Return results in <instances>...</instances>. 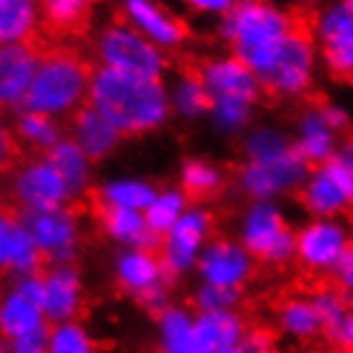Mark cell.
<instances>
[{
    "mask_svg": "<svg viewBox=\"0 0 353 353\" xmlns=\"http://www.w3.org/2000/svg\"><path fill=\"white\" fill-rule=\"evenodd\" d=\"M41 292H44V284L36 274L21 276L8 287L0 302V330L6 341L49 325L44 305H41Z\"/></svg>",
    "mask_w": 353,
    "mask_h": 353,
    "instance_id": "e0dca14e",
    "label": "cell"
},
{
    "mask_svg": "<svg viewBox=\"0 0 353 353\" xmlns=\"http://www.w3.org/2000/svg\"><path fill=\"white\" fill-rule=\"evenodd\" d=\"M243 167L239 187L248 200H279L302 190L310 164L294 149V141L274 125H256L243 139Z\"/></svg>",
    "mask_w": 353,
    "mask_h": 353,
    "instance_id": "7a4b0ae2",
    "label": "cell"
},
{
    "mask_svg": "<svg viewBox=\"0 0 353 353\" xmlns=\"http://www.w3.org/2000/svg\"><path fill=\"white\" fill-rule=\"evenodd\" d=\"M300 200L312 218H341L353 208V169L338 157L312 167L300 190Z\"/></svg>",
    "mask_w": 353,
    "mask_h": 353,
    "instance_id": "7c38bea8",
    "label": "cell"
},
{
    "mask_svg": "<svg viewBox=\"0 0 353 353\" xmlns=\"http://www.w3.org/2000/svg\"><path fill=\"white\" fill-rule=\"evenodd\" d=\"M194 333L200 351L212 353L221 348L243 343L248 336L246 320L236 310H218V312H197L194 315Z\"/></svg>",
    "mask_w": 353,
    "mask_h": 353,
    "instance_id": "d4e9b609",
    "label": "cell"
},
{
    "mask_svg": "<svg viewBox=\"0 0 353 353\" xmlns=\"http://www.w3.org/2000/svg\"><path fill=\"white\" fill-rule=\"evenodd\" d=\"M49 333H52V325L39 327V330H31L26 336L6 341V348L10 353H49Z\"/></svg>",
    "mask_w": 353,
    "mask_h": 353,
    "instance_id": "f35d334b",
    "label": "cell"
},
{
    "mask_svg": "<svg viewBox=\"0 0 353 353\" xmlns=\"http://www.w3.org/2000/svg\"><path fill=\"white\" fill-rule=\"evenodd\" d=\"M282 353H323V351L310 348V345H297V348H290V351H282Z\"/></svg>",
    "mask_w": 353,
    "mask_h": 353,
    "instance_id": "bcb514c9",
    "label": "cell"
},
{
    "mask_svg": "<svg viewBox=\"0 0 353 353\" xmlns=\"http://www.w3.org/2000/svg\"><path fill=\"white\" fill-rule=\"evenodd\" d=\"M236 3L239 0H182V6L187 10H192L197 16H210V18L228 16Z\"/></svg>",
    "mask_w": 353,
    "mask_h": 353,
    "instance_id": "ab89813d",
    "label": "cell"
},
{
    "mask_svg": "<svg viewBox=\"0 0 353 353\" xmlns=\"http://www.w3.org/2000/svg\"><path fill=\"white\" fill-rule=\"evenodd\" d=\"M49 353H100L92 333L80 320L52 325L49 333Z\"/></svg>",
    "mask_w": 353,
    "mask_h": 353,
    "instance_id": "8d00e7d4",
    "label": "cell"
},
{
    "mask_svg": "<svg viewBox=\"0 0 353 353\" xmlns=\"http://www.w3.org/2000/svg\"><path fill=\"white\" fill-rule=\"evenodd\" d=\"M0 353H10V351H8V348H6V345H3V351H0Z\"/></svg>",
    "mask_w": 353,
    "mask_h": 353,
    "instance_id": "c3c4849f",
    "label": "cell"
},
{
    "mask_svg": "<svg viewBox=\"0 0 353 353\" xmlns=\"http://www.w3.org/2000/svg\"><path fill=\"white\" fill-rule=\"evenodd\" d=\"M294 149L302 154V159L310 167H318L336 159L338 154V131L327 123L323 108H307L302 110L294 125Z\"/></svg>",
    "mask_w": 353,
    "mask_h": 353,
    "instance_id": "7402d4cb",
    "label": "cell"
},
{
    "mask_svg": "<svg viewBox=\"0 0 353 353\" xmlns=\"http://www.w3.org/2000/svg\"><path fill=\"white\" fill-rule=\"evenodd\" d=\"M16 133L26 146L46 151V154L59 141H64L59 121L44 113H34V110H21V115L16 118Z\"/></svg>",
    "mask_w": 353,
    "mask_h": 353,
    "instance_id": "d6a6232c",
    "label": "cell"
},
{
    "mask_svg": "<svg viewBox=\"0 0 353 353\" xmlns=\"http://www.w3.org/2000/svg\"><path fill=\"white\" fill-rule=\"evenodd\" d=\"M157 353H203L194 333V315L182 305H169L157 315Z\"/></svg>",
    "mask_w": 353,
    "mask_h": 353,
    "instance_id": "484cf974",
    "label": "cell"
},
{
    "mask_svg": "<svg viewBox=\"0 0 353 353\" xmlns=\"http://www.w3.org/2000/svg\"><path fill=\"white\" fill-rule=\"evenodd\" d=\"M351 80H353V74H351Z\"/></svg>",
    "mask_w": 353,
    "mask_h": 353,
    "instance_id": "681fc988",
    "label": "cell"
},
{
    "mask_svg": "<svg viewBox=\"0 0 353 353\" xmlns=\"http://www.w3.org/2000/svg\"><path fill=\"white\" fill-rule=\"evenodd\" d=\"M225 185V176L215 164L205 159H187L179 169V187L190 197H212Z\"/></svg>",
    "mask_w": 353,
    "mask_h": 353,
    "instance_id": "e575fe53",
    "label": "cell"
},
{
    "mask_svg": "<svg viewBox=\"0 0 353 353\" xmlns=\"http://www.w3.org/2000/svg\"><path fill=\"white\" fill-rule=\"evenodd\" d=\"M239 241L266 264L282 266L297 259V230L276 200H254L241 215Z\"/></svg>",
    "mask_w": 353,
    "mask_h": 353,
    "instance_id": "8992f818",
    "label": "cell"
},
{
    "mask_svg": "<svg viewBox=\"0 0 353 353\" xmlns=\"http://www.w3.org/2000/svg\"><path fill=\"white\" fill-rule=\"evenodd\" d=\"M336 345H348V348H353V310L351 315H348V320H345L343 330H341V338H338Z\"/></svg>",
    "mask_w": 353,
    "mask_h": 353,
    "instance_id": "7bdbcfd3",
    "label": "cell"
},
{
    "mask_svg": "<svg viewBox=\"0 0 353 353\" xmlns=\"http://www.w3.org/2000/svg\"><path fill=\"white\" fill-rule=\"evenodd\" d=\"M323 108V113H325L327 118V123L333 125L338 133H343L345 128H348V123H351V115H348V110L341 105H336V103H325V105H320Z\"/></svg>",
    "mask_w": 353,
    "mask_h": 353,
    "instance_id": "b9f144b4",
    "label": "cell"
},
{
    "mask_svg": "<svg viewBox=\"0 0 353 353\" xmlns=\"http://www.w3.org/2000/svg\"><path fill=\"white\" fill-rule=\"evenodd\" d=\"M315 39L325 67L338 77L353 74V0H330L315 16Z\"/></svg>",
    "mask_w": 353,
    "mask_h": 353,
    "instance_id": "5bb4252c",
    "label": "cell"
},
{
    "mask_svg": "<svg viewBox=\"0 0 353 353\" xmlns=\"http://www.w3.org/2000/svg\"><path fill=\"white\" fill-rule=\"evenodd\" d=\"M41 57L31 44H10L0 49V100L6 108L26 105Z\"/></svg>",
    "mask_w": 353,
    "mask_h": 353,
    "instance_id": "44dd1931",
    "label": "cell"
},
{
    "mask_svg": "<svg viewBox=\"0 0 353 353\" xmlns=\"http://www.w3.org/2000/svg\"><path fill=\"white\" fill-rule=\"evenodd\" d=\"M41 0H0V41L3 46L28 44L41 26Z\"/></svg>",
    "mask_w": 353,
    "mask_h": 353,
    "instance_id": "83f0119b",
    "label": "cell"
},
{
    "mask_svg": "<svg viewBox=\"0 0 353 353\" xmlns=\"http://www.w3.org/2000/svg\"><path fill=\"white\" fill-rule=\"evenodd\" d=\"M90 105L125 136H141L161 128L172 115L169 88L161 80L136 77L97 67L90 82Z\"/></svg>",
    "mask_w": 353,
    "mask_h": 353,
    "instance_id": "6da1fadb",
    "label": "cell"
},
{
    "mask_svg": "<svg viewBox=\"0 0 353 353\" xmlns=\"http://www.w3.org/2000/svg\"><path fill=\"white\" fill-rule=\"evenodd\" d=\"M200 80L210 95V123L223 136H239L248 128L261 95V80L236 54L210 57L200 64Z\"/></svg>",
    "mask_w": 353,
    "mask_h": 353,
    "instance_id": "3957f363",
    "label": "cell"
},
{
    "mask_svg": "<svg viewBox=\"0 0 353 353\" xmlns=\"http://www.w3.org/2000/svg\"><path fill=\"white\" fill-rule=\"evenodd\" d=\"M254 269H256L254 254L241 241L230 239H212L197 261V274L205 284L239 292L251 282Z\"/></svg>",
    "mask_w": 353,
    "mask_h": 353,
    "instance_id": "2e32d148",
    "label": "cell"
},
{
    "mask_svg": "<svg viewBox=\"0 0 353 353\" xmlns=\"http://www.w3.org/2000/svg\"><path fill=\"white\" fill-rule=\"evenodd\" d=\"M10 200L21 208V212H41L54 208H67L74 200L67 182L57 172L49 157L28 159L18 164L8 182Z\"/></svg>",
    "mask_w": 353,
    "mask_h": 353,
    "instance_id": "30bf717a",
    "label": "cell"
},
{
    "mask_svg": "<svg viewBox=\"0 0 353 353\" xmlns=\"http://www.w3.org/2000/svg\"><path fill=\"white\" fill-rule=\"evenodd\" d=\"M297 28L290 10L274 0H239L228 16L221 18V36L230 54L254 70Z\"/></svg>",
    "mask_w": 353,
    "mask_h": 353,
    "instance_id": "277c9868",
    "label": "cell"
},
{
    "mask_svg": "<svg viewBox=\"0 0 353 353\" xmlns=\"http://www.w3.org/2000/svg\"><path fill=\"white\" fill-rule=\"evenodd\" d=\"M351 243V230L341 218H310L297 230V261L312 274H333Z\"/></svg>",
    "mask_w": 353,
    "mask_h": 353,
    "instance_id": "4fadbf2b",
    "label": "cell"
},
{
    "mask_svg": "<svg viewBox=\"0 0 353 353\" xmlns=\"http://www.w3.org/2000/svg\"><path fill=\"white\" fill-rule=\"evenodd\" d=\"M44 292H41V305H44L49 325L72 323L80 318L85 290H82V276L72 264H52L41 276Z\"/></svg>",
    "mask_w": 353,
    "mask_h": 353,
    "instance_id": "d6986e66",
    "label": "cell"
},
{
    "mask_svg": "<svg viewBox=\"0 0 353 353\" xmlns=\"http://www.w3.org/2000/svg\"><path fill=\"white\" fill-rule=\"evenodd\" d=\"M44 261V254L36 243L23 215L6 212L0 218V266L10 276H34Z\"/></svg>",
    "mask_w": 353,
    "mask_h": 353,
    "instance_id": "ffe728a7",
    "label": "cell"
},
{
    "mask_svg": "<svg viewBox=\"0 0 353 353\" xmlns=\"http://www.w3.org/2000/svg\"><path fill=\"white\" fill-rule=\"evenodd\" d=\"M336 157H338L341 161H343V164H345L348 169H353V139H348V141H345L343 146L338 149Z\"/></svg>",
    "mask_w": 353,
    "mask_h": 353,
    "instance_id": "ee69618b",
    "label": "cell"
},
{
    "mask_svg": "<svg viewBox=\"0 0 353 353\" xmlns=\"http://www.w3.org/2000/svg\"><path fill=\"white\" fill-rule=\"evenodd\" d=\"M212 241V215L200 205H192L190 210L161 236L159 259L169 276L197 269V261L203 251Z\"/></svg>",
    "mask_w": 353,
    "mask_h": 353,
    "instance_id": "8fae6325",
    "label": "cell"
},
{
    "mask_svg": "<svg viewBox=\"0 0 353 353\" xmlns=\"http://www.w3.org/2000/svg\"><path fill=\"white\" fill-rule=\"evenodd\" d=\"M46 157L67 182L72 197H82L88 192L90 185H92V159L72 139L59 141Z\"/></svg>",
    "mask_w": 353,
    "mask_h": 353,
    "instance_id": "f1b7e54d",
    "label": "cell"
},
{
    "mask_svg": "<svg viewBox=\"0 0 353 353\" xmlns=\"http://www.w3.org/2000/svg\"><path fill=\"white\" fill-rule=\"evenodd\" d=\"M315 70H318V49L312 36L305 34L302 28H294L264 62L254 67L264 90L279 97L305 95L315 80Z\"/></svg>",
    "mask_w": 353,
    "mask_h": 353,
    "instance_id": "52a82bcc",
    "label": "cell"
},
{
    "mask_svg": "<svg viewBox=\"0 0 353 353\" xmlns=\"http://www.w3.org/2000/svg\"><path fill=\"white\" fill-rule=\"evenodd\" d=\"M190 194L182 190V187H164V190H157L151 205L143 210L146 221H149L151 230L157 236H164L174 223H179V218L190 210Z\"/></svg>",
    "mask_w": 353,
    "mask_h": 353,
    "instance_id": "1f68e13d",
    "label": "cell"
},
{
    "mask_svg": "<svg viewBox=\"0 0 353 353\" xmlns=\"http://www.w3.org/2000/svg\"><path fill=\"white\" fill-rule=\"evenodd\" d=\"M212 353H248L246 345L239 343V345H230V348H221V351H212Z\"/></svg>",
    "mask_w": 353,
    "mask_h": 353,
    "instance_id": "f6af8a7d",
    "label": "cell"
},
{
    "mask_svg": "<svg viewBox=\"0 0 353 353\" xmlns=\"http://www.w3.org/2000/svg\"><path fill=\"white\" fill-rule=\"evenodd\" d=\"M169 103H172V113H176L185 121H197L205 113H210V95L200 74H179L172 88H169Z\"/></svg>",
    "mask_w": 353,
    "mask_h": 353,
    "instance_id": "4dcf8cb0",
    "label": "cell"
},
{
    "mask_svg": "<svg viewBox=\"0 0 353 353\" xmlns=\"http://www.w3.org/2000/svg\"><path fill=\"white\" fill-rule=\"evenodd\" d=\"M46 261L72 264L80 254V221L70 208L41 212H21Z\"/></svg>",
    "mask_w": 353,
    "mask_h": 353,
    "instance_id": "9a60e30c",
    "label": "cell"
},
{
    "mask_svg": "<svg viewBox=\"0 0 353 353\" xmlns=\"http://www.w3.org/2000/svg\"><path fill=\"white\" fill-rule=\"evenodd\" d=\"M92 72L72 52H49L41 57L31 92L23 110L44 113L49 118H70L90 103Z\"/></svg>",
    "mask_w": 353,
    "mask_h": 353,
    "instance_id": "5b68a950",
    "label": "cell"
},
{
    "mask_svg": "<svg viewBox=\"0 0 353 353\" xmlns=\"http://www.w3.org/2000/svg\"><path fill=\"white\" fill-rule=\"evenodd\" d=\"M330 353H353V348H348V345H333Z\"/></svg>",
    "mask_w": 353,
    "mask_h": 353,
    "instance_id": "7dc6e473",
    "label": "cell"
},
{
    "mask_svg": "<svg viewBox=\"0 0 353 353\" xmlns=\"http://www.w3.org/2000/svg\"><path fill=\"white\" fill-rule=\"evenodd\" d=\"M241 300L239 290L228 287H215V284H200L192 294V302L197 312H218V310H236Z\"/></svg>",
    "mask_w": 353,
    "mask_h": 353,
    "instance_id": "74e56055",
    "label": "cell"
},
{
    "mask_svg": "<svg viewBox=\"0 0 353 353\" xmlns=\"http://www.w3.org/2000/svg\"><path fill=\"white\" fill-rule=\"evenodd\" d=\"M113 272L118 287L128 297L141 302L146 310L159 315L161 310L169 307V274L154 248H123L115 256Z\"/></svg>",
    "mask_w": 353,
    "mask_h": 353,
    "instance_id": "9c48e42d",
    "label": "cell"
},
{
    "mask_svg": "<svg viewBox=\"0 0 353 353\" xmlns=\"http://www.w3.org/2000/svg\"><path fill=\"white\" fill-rule=\"evenodd\" d=\"M333 282H336V287L341 292L353 294V243L345 248V254L333 269Z\"/></svg>",
    "mask_w": 353,
    "mask_h": 353,
    "instance_id": "60d3db41",
    "label": "cell"
},
{
    "mask_svg": "<svg viewBox=\"0 0 353 353\" xmlns=\"http://www.w3.org/2000/svg\"><path fill=\"white\" fill-rule=\"evenodd\" d=\"M70 133H72L70 136L72 141L77 143L92 161L108 159L118 149L121 136H123V133L108 121L105 115L100 113L97 108L90 105V103L72 115Z\"/></svg>",
    "mask_w": 353,
    "mask_h": 353,
    "instance_id": "603a6c76",
    "label": "cell"
},
{
    "mask_svg": "<svg viewBox=\"0 0 353 353\" xmlns=\"http://www.w3.org/2000/svg\"><path fill=\"white\" fill-rule=\"evenodd\" d=\"M312 302H315V307H318V315L323 320V330H325V336L338 343V338H341V330H343L345 320L351 315V305H348V294L341 292L338 287H320L315 290L312 294Z\"/></svg>",
    "mask_w": 353,
    "mask_h": 353,
    "instance_id": "836d02e7",
    "label": "cell"
},
{
    "mask_svg": "<svg viewBox=\"0 0 353 353\" xmlns=\"http://www.w3.org/2000/svg\"><path fill=\"white\" fill-rule=\"evenodd\" d=\"M276 327L292 343H312L320 336H325L323 320L318 315V307L307 294H292L276 310Z\"/></svg>",
    "mask_w": 353,
    "mask_h": 353,
    "instance_id": "cb8c5ba5",
    "label": "cell"
},
{
    "mask_svg": "<svg viewBox=\"0 0 353 353\" xmlns=\"http://www.w3.org/2000/svg\"><path fill=\"white\" fill-rule=\"evenodd\" d=\"M100 225L105 236L121 248H154L157 233L141 210H121V208H103Z\"/></svg>",
    "mask_w": 353,
    "mask_h": 353,
    "instance_id": "4316f807",
    "label": "cell"
},
{
    "mask_svg": "<svg viewBox=\"0 0 353 353\" xmlns=\"http://www.w3.org/2000/svg\"><path fill=\"white\" fill-rule=\"evenodd\" d=\"M121 21L169 52L185 41V26L161 0H118Z\"/></svg>",
    "mask_w": 353,
    "mask_h": 353,
    "instance_id": "ac0fdd59",
    "label": "cell"
},
{
    "mask_svg": "<svg viewBox=\"0 0 353 353\" xmlns=\"http://www.w3.org/2000/svg\"><path fill=\"white\" fill-rule=\"evenodd\" d=\"M97 0H41L44 21L57 31H74L85 23Z\"/></svg>",
    "mask_w": 353,
    "mask_h": 353,
    "instance_id": "d590c367",
    "label": "cell"
},
{
    "mask_svg": "<svg viewBox=\"0 0 353 353\" xmlns=\"http://www.w3.org/2000/svg\"><path fill=\"white\" fill-rule=\"evenodd\" d=\"M154 194H157V187L141 176H113L100 187V205L143 212L151 205Z\"/></svg>",
    "mask_w": 353,
    "mask_h": 353,
    "instance_id": "f546056e",
    "label": "cell"
},
{
    "mask_svg": "<svg viewBox=\"0 0 353 353\" xmlns=\"http://www.w3.org/2000/svg\"><path fill=\"white\" fill-rule=\"evenodd\" d=\"M95 57L100 67L123 72V74H136V77L161 80L167 72L164 49L141 36L125 21H113L97 34Z\"/></svg>",
    "mask_w": 353,
    "mask_h": 353,
    "instance_id": "ba28073f",
    "label": "cell"
}]
</instances>
